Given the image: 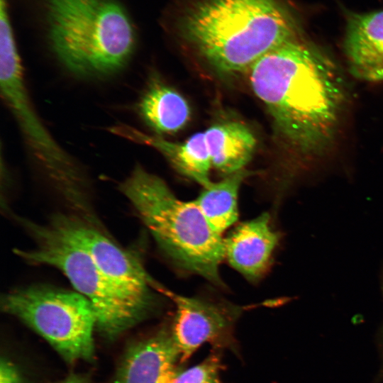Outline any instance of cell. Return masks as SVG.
I'll return each mask as SVG.
<instances>
[{"mask_svg":"<svg viewBox=\"0 0 383 383\" xmlns=\"http://www.w3.org/2000/svg\"><path fill=\"white\" fill-rule=\"evenodd\" d=\"M248 70L252 89L287 148L307 157L329 147L347 93L339 68L327 54L299 36L270 50Z\"/></svg>","mask_w":383,"mask_h":383,"instance_id":"obj_1","label":"cell"},{"mask_svg":"<svg viewBox=\"0 0 383 383\" xmlns=\"http://www.w3.org/2000/svg\"><path fill=\"white\" fill-rule=\"evenodd\" d=\"M182 31L216 71L248 70L264 55L301 35L279 0H203L184 16Z\"/></svg>","mask_w":383,"mask_h":383,"instance_id":"obj_2","label":"cell"},{"mask_svg":"<svg viewBox=\"0 0 383 383\" xmlns=\"http://www.w3.org/2000/svg\"><path fill=\"white\" fill-rule=\"evenodd\" d=\"M51 51L72 75L101 79L121 71L136 45L118 0H36Z\"/></svg>","mask_w":383,"mask_h":383,"instance_id":"obj_3","label":"cell"},{"mask_svg":"<svg viewBox=\"0 0 383 383\" xmlns=\"http://www.w3.org/2000/svg\"><path fill=\"white\" fill-rule=\"evenodd\" d=\"M119 190L165 254L180 268L223 286L219 265L225 242L195 201L179 199L158 176L136 165Z\"/></svg>","mask_w":383,"mask_h":383,"instance_id":"obj_4","label":"cell"},{"mask_svg":"<svg viewBox=\"0 0 383 383\" xmlns=\"http://www.w3.org/2000/svg\"><path fill=\"white\" fill-rule=\"evenodd\" d=\"M21 223L34 246L17 249L15 253L28 264L50 265L62 271L77 292L90 301L96 328L106 337H117L149 313L104 275L86 250L50 222L39 224L21 218Z\"/></svg>","mask_w":383,"mask_h":383,"instance_id":"obj_5","label":"cell"},{"mask_svg":"<svg viewBox=\"0 0 383 383\" xmlns=\"http://www.w3.org/2000/svg\"><path fill=\"white\" fill-rule=\"evenodd\" d=\"M0 86L35 159L51 182L78 211L86 206V178L72 157L51 136L27 92L21 58L9 20L0 23Z\"/></svg>","mask_w":383,"mask_h":383,"instance_id":"obj_6","label":"cell"},{"mask_svg":"<svg viewBox=\"0 0 383 383\" xmlns=\"http://www.w3.org/2000/svg\"><path fill=\"white\" fill-rule=\"evenodd\" d=\"M1 303L3 311L37 332L67 362L93 358L96 317L83 295L35 284L12 290Z\"/></svg>","mask_w":383,"mask_h":383,"instance_id":"obj_7","label":"cell"},{"mask_svg":"<svg viewBox=\"0 0 383 383\" xmlns=\"http://www.w3.org/2000/svg\"><path fill=\"white\" fill-rule=\"evenodd\" d=\"M87 251L104 275L126 297L149 313L153 281L141 263L94 223L76 213H57L49 221Z\"/></svg>","mask_w":383,"mask_h":383,"instance_id":"obj_8","label":"cell"},{"mask_svg":"<svg viewBox=\"0 0 383 383\" xmlns=\"http://www.w3.org/2000/svg\"><path fill=\"white\" fill-rule=\"evenodd\" d=\"M157 289L175 305L170 333L182 361L188 359L204 343L226 335L243 310V307L226 302L185 296L161 287Z\"/></svg>","mask_w":383,"mask_h":383,"instance_id":"obj_9","label":"cell"},{"mask_svg":"<svg viewBox=\"0 0 383 383\" xmlns=\"http://www.w3.org/2000/svg\"><path fill=\"white\" fill-rule=\"evenodd\" d=\"M279 235L268 213L241 223L224 240L226 257L230 265L250 281L267 270Z\"/></svg>","mask_w":383,"mask_h":383,"instance_id":"obj_10","label":"cell"},{"mask_svg":"<svg viewBox=\"0 0 383 383\" xmlns=\"http://www.w3.org/2000/svg\"><path fill=\"white\" fill-rule=\"evenodd\" d=\"M344 50L354 77L383 82V10L348 15Z\"/></svg>","mask_w":383,"mask_h":383,"instance_id":"obj_11","label":"cell"},{"mask_svg":"<svg viewBox=\"0 0 383 383\" xmlns=\"http://www.w3.org/2000/svg\"><path fill=\"white\" fill-rule=\"evenodd\" d=\"M179 360L171 333L163 330L128 350L115 383H170L177 372Z\"/></svg>","mask_w":383,"mask_h":383,"instance_id":"obj_12","label":"cell"},{"mask_svg":"<svg viewBox=\"0 0 383 383\" xmlns=\"http://www.w3.org/2000/svg\"><path fill=\"white\" fill-rule=\"evenodd\" d=\"M109 131L137 143L150 146L160 152L179 173L201 184L209 187L212 167L204 131L191 135L184 142H172L157 135L146 134L133 127L118 124Z\"/></svg>","mask_w":383,"mask_h":383,"instance_id":"obj_13","label":"cell"},{"mask_svg":"<svg viewBox=\"0 0 383 383\" xmlns=\"http://www.w3.org/2000/svg\"><path fill=\"white\" fill-rule=\"evenodd\" d=\"M204 134L212 167L226 176L245 169L252 157L257 140L243 123H217L209 127Z\"/></svg>","mask_w":383,"mask_h":383,"instance_id":"obj_14","label":"cell"},{"mask_svg":"<svg viewBox=\"0 0 383 383\" xmlns=\"http://www.w3.org/2000/svg\"><path fill=\"white\" fill-rule=\"evenodd\" d=\"M136 110L143 121L157 135L177 132L186 126L190 117L186 99L155 77L144 89Z\"/></svg>","mask_w":383,"mask_h":383,"instance_id":"obj_15","label":"cell"},{"mask_svg":"<svg viewBox=\"0 0 383 383\" xmlns=\"http://www.w3.org/2000/svg\"><path fill=\"white\" fill-rule=\"evenodd\" d=\"M256 172L243 169L204 187L195 200L212 228L221 233L238 219V195L243 180Z\"/></svg>","mask_w":383,"mask_h":383,"instance_id":"obj_16","label":"cell"},{"mask_svg":"<svg viewBox=\"0 0 383 383\" xmlns=\"http://www.w3.org/2000/svg\"><path fill=\"white\" fill-rule=\"evenodd\" d=\"M221 361L216 355L186 370L178 372L170 383H213L219 379Z\"/></svg>","mask_w":383,"mask_h":383,"instance_id":"obj_17","label":"cell"},{"mask_svg":"<svg viewBox=\"0 0 383 383\" xmlns=\"http://www.w3.org/2000/svg\"><path fill=\"white\" fill-rule=\"evenodd\" d=\"M0 383H22L16 367L4 357L0 362Z\"/></svg>","mask_w":383,"mask_h":383,"instance_id":"obj_18","label":"cell"},{"mask_svg":"<svg viewBox=\"0 0 383 383\" xmlns=\"http://www.w3.org/2000/svg\"><path fill=\"white\" fill-rule=\"evenodd\" d=\"M57 383H88L87 381L79 375L72 374Z\"/></svg>","mask_w":383,"mask_h":383,"instance_id":"obj_19","label":"cell"},{"mask_svg":"<svg viewBox=\"0 0 383 383\" xmlns=\"http://www.w3.org/2000/svg\"><path fill=\"white\" fill-rule=\"evenodd\" d=\"M213 383H222V382L220 381V379H218V380H217V381H216V382H214Z\"/></svg>","mask_w":383,"mask_h":383,"instance_id":"obj_20","label":"cell"},{"mask_svg":"<svg viewBox=\"0 0 383 383\" xmlns=\"http://www.w3.org/2000/svg\"><path fill=\"white\" fill-rule=\"evenodd\" d=\"M382 292H383V281H382Z\"/></svg>","mask_w":383,"mask_h":383,"instance_id":"obj_21","label":"cell"}]
</instances>
